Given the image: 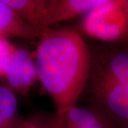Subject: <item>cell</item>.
<instances>
[{
  "mask_svg": "<svg viewBox=\"0 0 128 128\" xmlns=\"http://www.w3.org/2000/svg\"><path fill=\"white\" fill-rule=\"evenodd\" d=\"M28 25L44 31L43 23L46 0H3Z\"/></svg>",
  "mask_w": 128,
  "mask_h": 128,
  "instance_id": "cell-8",
  "label": "cell"
},
{
  "mask_svg": "<svg viewBox=\"0 0 128 128\" xmlns=\"http://www.w3.org/2000/svg\"><path fill=\"white\" fill-rule=\"evenodd\" d=\"M22 118L14 91L0 83V128H16Z\"/></svg>",
  "mask_w": 128,
  "mask_h": 128,
  "instance_id": "cell-9",
  "label": "cell"
},
{
  "mask_svg": "<svg viewBox=\"0 0 128 128\" xmlns=\"http://www.w3.org/2000/svg\"><path fill=\"white\" fill-rule=\"evenodd\" d=\"M16 46L8 38L0 37V80L3 81L9 60Z\"/></svg>",
  "mask_w": 128,
  "mask_h": 128,
  "instance_id": "cell-11",
  "label": "cell"
},
{
  "mask_svg": "<svg viewBox=\"0 0 128 128\" xmlns=\"http://www.w3.org/2000/svg\"><path fill=\"white\" fill-rule=\"evenodd\" d=\"M37 79L35 63L22 48L16 47L5 73L4 84L13 91L27 96Z\"/></svg>",
  "mask_w": 128,
  "mask_h": 128,
  "instance_id": "cell-4",
  "label": "cell"
},
{
  "mask_svg": "<svg viewBox=\"0 0 128 128\" xmlns=\"http://www.w3.org/2000/svg\"><path fill=\"white\" fill-rule=\"evenodd\" d=\"M125 6H126V12H127V16H128V0H125ZM125 41H128V35Z\"/></svg>",
  "mask_w": 128,
  "mask_h": 128,
  "instance_id": "cell-12",
  "label": "cell"
},
{
  "mask_svg": "<svg viewBox=\"0 0 128 128\" xmlns=\"http://www.w3.org/2000/svg\"><path fill=\"white\" fill-rule=\"evenodd\" d=\"M105 0H46L43 26L46 30L56 24L71 20L99 6Z\"/></svg>",
  "mask_w": 128,
  "mask_h": 128,
  "instance_id": "cell-5",
  "label": "cell"
},
{
  "mask_svg": "<svg viewBox=\"0 0 128 128\" xmlns=\"http://www.w3.org/2000/svg\"><path fill=\"white\" fill-rule=\"evenodd\" d=\"M42 33L26 23L3 0H0V37L32 39L40 38Z\"/></svg>",
  "mask_w": 128,
  "mask_h": 128,
  "instance_id": "cell-6",
  "label": "cell"
},
{
  "mask_svg": "<svg viewBox=\"0 0 128 128\" xmlns=\"http://www.w3.org/2000/svg\"><path fill=\"white\" fill-rule=\"evenodd\" d=\"M91 51L88 81L113 80L128 85V51Z\"/></svg>",
  "mask_w": 128,
  "mask_h": 128,
  "instance_id": "cell-3",
  "label": "cell"
},
{
  "mask_svg": "<svg viewBox=\"0 0 128 128\" xmlns=\"http://www.w3.org/2000/svg\"><path fill=\"white\" fill-rule=\"evenodd\" d=\"M60 115L64 128H114L110 122L90 105H77L65 110Z\"/></svg>",
  "mask_w": 128,
  "mask_h": 128,
  "instance_id": "cell-7",
  "label": "cell"
},
{
  "mask_svg": "<svg viewBox=\"0 0 128 128\" xmlns=\"http://www.w3.org/2000/svg\"><path fill=\"white\" fill-rule=\"evenodd\" d=\"M38 46L37 78L61 114L77 105L89 78L91 51L78 32L68 28L44 30Z\"/></svg>",
  "mask_w": 128,
  "mask_h": 128,
  "instance_id": "cell-1",
  "label": "cell"
},
{
  "mask_svg": "<svg viewBox=\"0 0 128 128\" xmlns=\"http://www.w3.org/2000/svg\"></svg>",
  "mask_w": 128,
  "mask_h": 128,
  "instance_id": "cell-13",
  "label": "cell"
},
{
  "mask_svg": "<svg viewBox=\"0 0 128 128\" xmlns=\"http://www.w3.org/2000/svg\"><path fill=\"white\" fill-rule=\"evenodd\" d=\"M16 128H64L60 115L56 112L40 111L22 118Z\"/></svg>",
  "mask_w": 128,
  "mask_h": 128,
  "instance_id": "cell-10",
  "label": "cell"
},
{
  "mask_svg": "<svg viewBox=\"0 0 128 128\" xmlns=\"http://www.w3.org/2000/svg\"><path fill=\"white\" fill-rule=\"evenodd\" d=\"M81 27L87 35L100 41H125L128 31L125 0H105L83 15Z\"/></svg>",
  "mask_w": 128,
  "mask_h": 128,
  "instance_id": "cell-2",
  "label": "cell"
}]
</instances>
